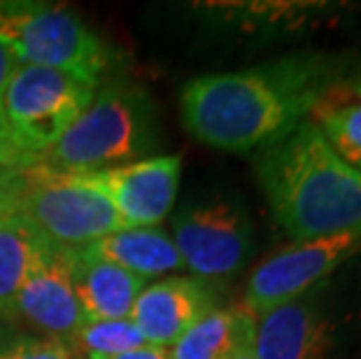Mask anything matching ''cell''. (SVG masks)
<instances>
[{"label":"cell","mask_w":361,"mask_h":359,"mask_svg":"<svg viewBox=\"0 0 361 359\" xmlns=\"http://www.w3.org/2000/svg\"><path fill=\"white\" fill-rule=\"evenodd\" d=\"M255 315L245 308H212L168 348L171 359H221Z\"/></svg>","instance_id":"cell-16"},{"label":"cell","mask_w":361,"mask_h":359,"mask_svg":"<svg viewBox=\"0 0 361 359\" xmlns=\"http://www.w3.org/2000/svg\"><path fill=\"white\" fill-rule=\"evenodd\" d=\"M157 147L152 103L133 87H105L89 108L42 154V164L59 173L101 171L140 162Z\"/></svg>","instance_id":"cell-3"},{"label":"cell","mask_w":361,"mask_h":359,"mask_svg":"<svg viewBox=\"0 0 361 359\" xmlns=\"http://www.w3.org/2000/svg\"><path fill=\"white\" fill-rule=\"evenodd\" d=\"M37 164H42V157L30 154L28 150H24L17 142V138L12 135L10 126L0 112V168L5 171H26V168H33Z\"/></svg>","instance_id":"cell-20"},{"label":"cell","mask_w":361,"mask_h":359,"mask_svg":"<svg viewBox=\"0 0 361 359\" xmlns=\"http://www.w3.org/2000/svg\"><path fill=\"white\" fill-rule=\"evenodd\" d=\"M12 212L59 248H87L128 229L101 194L44 164L19 173Z\"/></svg>","instance_id":"cell-5"},{"label":"cell","mask_w":361,"mask_h":359,"mask_svg":"<svg viewBox=\"0 0 361 359\" xmlns=\"http://www.w3.org/2000/svg\"><path fill=\"white\" fill-rule=\"evenodd\" d=\"M19 66H21L19 56L14 54L10 44H7L3 37H0V105H3V96H5L7 84H10L12 75L17 73Z\"/></svg>","instance_id":"cell-22"},{"label":"cell","mask_w":361,"mask_h":359,"mask_svg":"<svg viewBox=\"0 0 361 359\" xmlns=\"http://www.w3.org/2000/svg\"><path fill=\"white\" fill-rule=\"evenodd\" d=\"M0 334H3V329H0Z\"/></svg>","instance_id":"cell-28"},{"label":"cell","mask_w":361,"mask_h":359,"mask_svg":"<svg viewBox=\"0 0 361 359\" xmlns=\"http://www.w3.org/2000/svg\"><path fill=\"white\" fill-rule=\"evenodd\" d=\"M96 87L73 75L21 63L5 89L0 112L30 154L49 152L94 101Z\"/></svg>","instance_id":"cell-7"},{"label":"cell","mask_w":361,"mask_h":359,"mask_svg":"<svg viewBox=\"0 0 361 359\" xmlns=\"http://www.w3.org/2000/svg\"><path fill=\"white\" fill-rule=\"evenodd\" d=\"M255 327H257V317L245 327L243 334L238 336V341L233 343V348L221 359H259L255 353Z\"/></svg>","instance_id":"cell-21"},{"label":"cell","mask_w":361,"mask_h":359,"mask_svg":"<svg viewBox=\"0 0 361 359\" xmlns=\"http://www.w3.org/2000/svg\"><path fill=\"white\" fill-rule=\"evenodd\" d=\"M355 68L348 54L298 51L243 71L201 75L180 94L182 124L207 147L264 150L310 119Z\"/></svg>","instance_id":"cell-1"},{"label":"cell","mask_w":361,"mask_h":359,"mask_svg":"<svg viewBox=\"0 0 361 359\" xmlns=\"http://www.w3.org/2000/svg\"><path fill=\"white\" fill-rule=\"evenodd\" d=\"M352 91H355V96H359V98H361V78H359L355 84H352Z\"/></svg>","instance_id":"cell-26"},{"label":"cell","mask_w":361,"mask_h":359,"mask_svg":"<svg viewBox=\"0 0 361 359\" xmlns=\"http://www.w3.org/2000/svg\"><path fill=\"white\" fill-rule=\"evenodd\" d=\"M255 173L294 243L361 231V173L336 154L314 121L259 150Z\"/></svg>","instance_id":"cell-2"},{"label":"cell","mask_w":361,"mask_h":359,"mask_svg":"<svg viewBox=\"0 0 361 359\" xmlns=\"http://www.w3.org/2000/svg\"><path fill=\"white\" fill-rule=\"evenodd\" d=\"M19 173L21 171H5V168H0V217L12 212L14 194H17L19 187Z\"/></svg>","instance_id":"cell-23"},{"label":"cell","mask_w":361,"mask_h":359,"mask_svg":"<svg viewBox=\"0 0 361 359\" xmlns=\"http://www.w3.org/2000/svg\"><path fill=\"white\" fill-rule=\"evenodd\" d=\"M14 315H21L51 339L71 341L87 324L84 308L71 276V248L51 245L14 303Z\"/></svg>","instance_id":"cell-11"},{"label":"cell","mask_w":361,"mask_h":359,"mask_svg":"<svg viewBox=\"0 0 361 359\" xmlns=\"http://www.w3.org/2000/svg\"><path fill=\"white\" fill-rule=\"evenodd\" d=\"M68 346L73 348L75 355L84 359H110L145 346V339L130 317L89 320L68 341Z\"/></svg>","instance_id":"cell-17"},{"label":"cell","mask_w":361,"mask_h":359,"mask_svg":"<svg viewBox=\"0 0 361 359\" xmlns=\"http://www.w3.org/2000/svg\"><path fill=\"white\" fill-rule=\"evenodd\" d=\"M51 245L24 217H0V317L12 315L21 287Z\"/></svg>","instance_id":"cell-15"},{"label":"cell","mask_w":361,"mask_h":359,"mask_svg":"<svg viewBox=\"0 0 361 359\" xmlns=\"http://www.w3.org/2000/svg\"><path fill=\"white\" fill-rule=\"evenodd\" d=\"M361 252V231L326 236L278 250L266 257L247 280L245 308L259 317L308 289L334 278L345 264Z\"/></svg>","instance_id":"cell-9"},{"label":"cell","mask_w":361,"mask_h":359,"mask_svg":"<svg viewBox=\"0 0 361 359\" xmlns=\"http://www.w3.org/2000/svg\"><path fill=\"white\" fill-rule=\"evenodd\" d=\"M68 341L51 336H14L7 359H75Z\"/></svg>","instance_id":"cell-19"},{"label":"cell","mask_w":361,"mask_h":359,"mask_svg":"<svg viewBox=\"0 0 361 359\" xmlns=\"http://www.w3.org/2000/svg\"><path fill=\"white\" fill-rule=\"evenodd\" d=\"M345 164L361 173V103H338L310 119Z\"/></svg>","instance_id":"cell-18"},{"label":"cell","mask_w":361,"mask_h":359,"mask_svg":"<svg viewBox=\"0 0 361 359\" xmlns=\"http://www.w3.org/2000/svg\"><path fill=\"white\" fill-rule=\"evenodd\" d=\"M75 359H84V357H75Z\"/></svg>","instance_id":"cell-27"},{"label":"cell","mask_w":361,"mask_h":359,"mask_svg":"<svg viewBox=\"0 0 361 359\" xmlns=\"http://www.w3.org/2000/svg\"><path fill=\"white\" fill-rule=\"evenodd\" d=\"M110 359H171V353H168V348H157V346L145 343V346H140V348L128 350V353L110 357Z\"/></svg>","instance_id":"cell-24"},{"label":"cell","mask_w":361,"mask_h":359,"mask_svg":"<svg viewBox=\"0 0 361 359\" xmlns=\"http://www.w3.org/2000/svg\"><path fill=\"white\" fill-rule=\"evenodd\" d=\"M348 322L329 278L257 317L255 353L259 359H331Z\"/></svg>","instance_id":"cell-8"},{"label":"cell","mask_w":361,"mask_h":359,"mask_svg":"<svg viewBox=\"0 0 361 359\" xmlns=\"http://www.w3.org/2000/svg\"><path fill=\"white\" fill-rule=\"evenodd\" d=\"M66 175L101 194L128 229L157 226L173 210L180 189L182 157L161 154L101 171Z\"/></svg>","instance_id":"cell-10"},{"label":"cell","mask_w":361,"mask_h":359,"mask_svg":"<svg viewBox=\"0 0 361 359\" xmlns=\"http://www.w3.org/2000/svg\"><path fill=\"white\" fill-rule=\"evenodd\" d=\"M14 336H7V334H0V359H7V353H10V343H12Z\"/></svg>","instance_id":"cell-25"},{"label":"cell","mask_w":361,"mask_h":359,"mask_svg":"<svg viewBox=\"0 0 361 359\" xmlns=\"http://www.w3.org/2000/svg\"><path fill=\"white\" fill-rule=\"evenodd\" d=\"M0 37L21 63L73 75L96 87L110 68V49L73 10L40 3L0 5Z\"/></svg>","instance_id":"cell-4"},{"label":"cell","mask_w":361,"mask_h":359,"mask_svg":"<svg viewBox=\"0 0 361 359\" xmlns=\"http://www.w3.org/2000/svg\"><path fill=\"white\" fill-rule=\"evenodd\" d=\"M212 282L194 276L164 278L145 289L130 310V320L140 329L145 343L171 348L205 312L217 308Z\"/></svg>","instance_id":"cell-12"},{"label":"cell","mask_w":361,"mask_h":359,"mask_svg":"<svg viewBox=\"0 0 361 359\" xmlns=\"http://www.w3.org/2000/svg\"><path fill=\"white\" fill-rule=\"evenodd\" d=\"M71 276L87 320H121L130 310L147 280L133 276L103 259L71 248Z\"/></svg>","instance_id":"cell-13"},{"label":"cell","mask_w":361,"mask_h":359,"mask_svg":"<svg viewBox=\"0 0 361 359\" xmlns=\"http://www.w3.org/2000/svg\"><path fill=\"white\" fill-rule=\"evenodd\" d=\"M171 238L184 269L207 282L235 276L255 252L250 210L243 198L228 189L184 203L173 215Z\"/></svg>","instance_id":"cell-6"},{"label":"cell","mask_w":361,"mask_h":359,"mask_svg":"<svg viewBox=\"0 0 361 359\" xmlns=\"http://www.w3.org/2000/svg\"><path fill=\"white\" fill-rule=\"evenodd\" d=\"M82 250L89 257L110 262L142 280L184 269V262L171 233H166L159 226L121 229V231L105 236Z\"/></svg>","instance_id":"cell-14"}]
</instances>
